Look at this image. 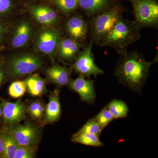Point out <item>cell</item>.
Instances as JSON below:
<instances>
[{"mask_svg":"<svg viewBox=\"0 0 158 158\" xmlns=\"http://www.w3.org/2000/svg\"><path fill=\"white\" fill-rule=\"evenodd\" d=\"M120 55L115 75L121 84L135 91H140L146 81L151 66L156 62L158 57L148 62L137 52L127 51Z\"/></svg>","mask_w":158,"mask_h":158,"instance_id":"1","label":"cell"},{"mask_svg":"<svg viewBox=\"0 0 158 158\" xmlns=\"http://www.w3.org/2000/svg\"><path fill=\"white\" fill-rule=\"evenodd\" d=\"M141 28L135 21L129 20L121 16L99 46L112 48L121 55L127 51L130 45L139 39Z\"/></svg>","mask_w":158,"mask_h":158,"instance_id":"2","label":"cell"},{"mask_svg":"<svg viewBox=\"0 0 158 158\" xmlns=\"http://www.w3.org/2000/svg\"><path fill=\"white\" fill-rule=\"evenodd\" d=\"M124 11L118 2L108 10L96 16L90 18L89 21L91 39L99 45L103 39L113 29Z\"/></svg>","mask_w":158,"mask_h":158,"instance_id":"3","label":"cell"},{"mask_svg":"<svg viewBox=\"0 0 158 158\" xmlns=\"http://www.w3.org/2000/svg\"><path fill=\"white\" fill-rule=\"evenodd\" d=\"M127 1L134 9L135 21L143 27L157 28L158 26L157 0H116Z\"/></svg>","mask_w":158,"mask_h":158,"instance_id":"4","label":"cell"},{"mask_svg":"<svg viewBox=\"0 0 158 158\" xmlns=\"http://www.w3.org/2000/svg\"><path fill=\"white\" fill-rule=\"evenodd\" d=\"M41 58L35 54L23 53L15 55L8 63V73L11 77L16 78L33 73L42 65Z\"/></svg>","mask_w":158,"mask_h":158,"instance_id":"5","label":"cell"},{"mask_svg":"<svg viewBox=\"0 0 158 158\" xmlns=\"http://www.w3.org/2000/svg\"><path fill=\"white\" fill-rule=\"evenodd\" d=\"M94 43L90 39V42L80 51L74 59L73 68L75 72L85 77H90L91 76H97L104 73V72L100 69L95 64L94 56L92 52Z\"/></svg>","mask_w":158,"mask_h":158,"instance_id":"6","label":"cell"},{"mask_svg":"<svg viewBox=\"0 0 158 158\" xmlns=\"http://www.w3.org/2000/svg\"><path fill=\"white\" fill-rule=\"evenodd\" d=\"M62 37L60 30L52 28H44L37 33L34 47L38 52L52 58L57 54Z\"/></svg>","mask_w":158,"mask_h":158,"instance_id":"7","label":"cell"},{"mask_svg":"<svg viewBox=\"0 0 158 158\" xmlns=\"http://www.w3.org/2000/svg\"><path fill=\"white\" fill-rule=\"evenodd\" d=\"M9 132L20 146L34 148L39 139L37 128L29 123L16 125Z\"/></svg>","mask_w":158,"mask_h":158,"instance_id":"8","label":"cell"},{"mask_svg":"<svg viewBox=\"0 0 158 158\" xmlns=\"http://www.w3.org/2000/svg\"><path fill=\"white\" fill-rule=\"evenodd\" d=\"M65 30L68 37L84 44L89 30V23L80 15H72L66 21Z\"/></svg>","mask_w":158,"mask_h":158,"instance_id":"9","label":"cell"},{"mask_svg":"<svg viewBox=\"0 0 158 158\" xmlns=\"http://www.w3.org/2000/svg\"><path fill=\"white\" fill-rule=\"evenodd\" d=\"M2 116L4 122L7 124L16 125L25 118L28 107L20 100L14 102H5L2 104Z\"/></svg>","mask_w":158,"mask_h":158,"instance_id":"10","label":"cell"},{"mask_svg":"<svg viewBox=\"0 0 158 158\" xmlns=\"http://www.w3.org/2000/svg\"><path fill=\"white\" fill-rule=\"evenodd\" d=\"M70 89L75 91L80 95L81 99L91 103L95 98L94 81L86 79L85 77L81 75L74 80H71L69 83Z\"/></svg>","mask_w":158,"mask_h":158,"instance_id":"11","label":"cell"},{"mask_svg":"<svg viewBox=\"0 0 158 158\" xmlns=\"http://www.w3.org/2000/svg\"><path fill=\"white\" fill-rule=\"evenodd\" d=\"M84 46V44L70 37H62L57 54L63 61L71 62L74 60L81 48Z\"/></svg>","mask_w":158,"mask_h":158,"instance_id":"12","label":"cell"},{"mask_svg":"<svg viewBox=\"0 0 158 158\" xmlns=\"http://www.w3.org/2000/svg\"><path fill=\"white\" fill-rule=\"evenodd\" d=\"M116 0H78V8L90 18L111 8Z\"/></svg>","mask_w":158,"mask_h":158,"instance_id":"13","label":"cell"},{"mask_svg":"<svg viewBox=\"0 0 158 158\" xmlns=\"http://www.w3.org/2000/svg\"><path fill=\"white\" fill-rule=\"evenodd\" d=\"M29 11L32 16L42 24L54 25L59 21V15L56 11L47 6H32Z\"/></svg>","mask_w":158,"mask_h":158,"instance_id":"14","label":"cell"},{"mask_svg":"<svg viewBox=\"0 0 158 158\" xmlns=\"http://www.w3.org/2000/svg\"><path fill=\"white\" fill-rule=\"evenodd\" d=\"M49 81L60 87L68 85L71 81V70L58 64H54L46 70Z\"/></svg>","mask_w":158,"mask_h":158,"instance_id":"15","label":"cell"},{"mask_svg":"<svg viewBox=\"0 0 158 158\" xmlns=\"http://www.w3.org/2000/svg\"><path fill=\"white\" fill-rule=\"evenodd\" d=\"M32 26L29 22L22 21L15 29L11 40V45L14 48L23 47L31 39L32 34Z\"/></svg>","mask_w":158,"mask_h":158,"instance_id":"16","label":"cell"},{"mask_svg":"<svg viewBox=\"0 0 158 158\" xmlns=\"http://www.w3.org/2000/svg\"><path fill=\"white\" fill-rule=\"evenodd\" d=\"M44 112V120L47 123L55 122L60 118L61 106L58 90H55L51 94Z\"/></svg>","mask_w":158,"mask_h":158,"instance_id":"17","label":"cell"},{"mask_svg":"<svg viewBox=\"0 0 158 158\" xmlns=\"http://www.w3.org/2000/svg\"><path fill=\"white\" fill-rule=\"evenodd\" d=\"M24 81L27 90L32 96H41L46 91L45 81L37 74L29 77Z\"/></svg>","mask_w":158,"mask_h":158,"instance_id":"18","label":"cell"},{"mask_svg":"<svg viewBox=\"0 0 158 158\" xmlns=\"http://www.w3.org/2000/svg\"><path fill=\"white\" fill-rule=\"evenodd\" d=\"M72 141L88 146L100 147L102 145L99 136L88 133L77 131L72 136Z\"/></svg>","mask_w":158,"mask_h":158,"instance_id":"19","label":"cell"},{"mask_svg":"<svg viewBox=\"0 0 158 158\" xmlns=\"http://www.w3.org/2000/svg\"><path fill=\"white\" fill-rule=\"evenodd\" d=\"M1 135L4 141L5 148L3 157L14 158L15 153L19 145L9 132H3Z\"/></svg>","mask_w":158,"mask_h":158,"instance_id":"20","label":"cell"},{"mask_svg":"<svg viewBox=\"0 0 158 158\" xmlns=\"http://www.w3.org/2000/svg\"><path fill=\"white\" fill-rule=\"evenodd\" d=\"M107 107L114 118H125L127 116V106L122 101L113 100L108 105Z\"/></svg>","mask_w":158,"mask_h":158,"instance_id":"21","label":"cell"},{"mask_svg":"<svg viewBox=\"0 0 158 158\" xmlns=\"http://www.w3.org/2000/svg\"><path fill=\"white\" fill-rule=\"evenodd\" d=\"M55 5L62 13L69 14L78 8V0H52Z\"/></svg>","mask_w":158,"mask_h":158,"instance_id":"22","label":"cell"},{"mask_svg":"<svg viewBox=\"0 0 158 158\" xmlns=\"http://www.w3.org/2000/svg\"><path fill=\"white\" fill-rule=\"evenodd\" d=\"M27 90L24 81H17L12 82L9 86V93L11 98H18L23 96Z\"/></svg>","mask_w":158,"mask_h":158,"instance_id":"23","label":"cell"},{"mask_svg":"<svg viewBox=\"0 0 158 158\" xmlns=\"http://www.w3.org/2000/svg\"><path fill=\"white\" fill-rule=\"evenodd\" d=\"M103 129L94 118H90L79 131V132L88 133L99 137Z\"/></svg>","mask_w":158,"mask_h":158,"instance_id":"24","label":"cell"},{"mask_svg":"<svg viewBox=\"0 0 158 158\" xmlns=\"http://www.w3.org/2000/svg\"><path fill=\"white\" fill-rule=\"evenodd\" d=\"M94 118L103 129L114 119L107 106L103 108Z\"/></svg>","mask_w":158,"mask_h":158,"instance_id":"25","label":"cell"},{"mask_svg":"<svg viewBox=\"0 0 158 158\" xmlns=\"http://www.w3.org/2000/svg\"><path fill=\"white\" fill-rule=\"evenodd\" d=\"M34 148L19 146L15 154L14 158H32L34 156Z\"/></svg>","mask_w":158,"mask_h":158,"instance_id":"26","label":"cell"},{"mask_svg":"<svg viewBox=\"0 0 158 158\" xmlns=\"http://www.w3.org/2000/svg\"><path fill=\"white\" fill-rule=\"evenodd\" d=\"M11 0H0V13H5L11 9Z\"/></svg>","mask_w":158,"mask_h":158,"instance_id":"27","label":"cell"},{"mask_svg":"<svg viewBox=\"0 0 158 158\" xmlns=\"http://www.w3.org/2000/svg\"><path fill=\"white\" fill-rule=\"evenodd\" d=\"M45 106H44V104L41 102L40 105L38 107L36 113L32 117L35 118V119H40L42 117L44 113L45 112Z\"/></svg>","mask_w":158,"mask_h":158,"instance_id":"28","label":"cell"},{"mask_svg":"<svg viewBox=\"0 0 158 158\" xmlns=\"http://www.w3.org/2000/svg\"><path fill=\"white\" fill-rule=\"evenodd\" d=\"M41 103V102L38 101L33 102L28 108V112H29V114L32 117H33L34 114L36 113V111Z\"/></svg>","mask_w":158,"mask_h":158,"instance_id":"29","label":"cell"},{"mask_svg":"<svg viewBox=\"0 0 158 158\" xmlns=\"http://www.w3.org/2000/svg\"><path fill=\"white\" fill-rule=\"evenodd\" d=\"M4 151H5V148H4V141L2 136L0 135V154L3 156Z\"/></svg>","mask_w":158,"mask_h":158,"instance_id":"30","label":"cell"},{"mask_svg":"<svg viewBox=\"0 0 158 158\" xmlns=\"http://www.w3.org/2000/svg\"><path fill=\"white\" fill-rule=\"evenodd\" d=\"M5 33V28L4 26L0 24V43L2 41Z\"/></svg>","mask_w":158,"mask_h":158,"instance_id":"31","label":"cell"},{"mask_svg":"<svg viewBox=\"0 0 158 158\" xmlns=\"http://www.w3.org/2000/svg\"><path fill=\"white\" fill-rule=\"evenodd\" d=\"M4 79V73L2 67L0 66V85L2 84Z\"/></svg>","mask_w":158,"mask_h":158,"instance_id":"32","label":"cell"},{"mask_svg":"<svg viewBox=\"0 0 158 158\" xmlns=\"http://www.w3.org/2000/svg\"><path fill=\"white\" fill-rule=\"evenodd\" d=\"M2 104L0 103V118L2 116Z\"/></svg>","mask_w":158,"mask_h":158,"instance_id":"33","label":"cell"},{"mask_svg":"<svg viewBox=\"0 0 158 158\" xmlns=\"http://www.w3.org/2000/svg\"><path fill=\"white\" fill-rule=\"evenodd\" d=\"M3 158V156L2 155L0 154V158Z\"/></svg>","mask_w":158,"mask_h":158,"instance_id":"34","label":"cell"}]
</instances>
